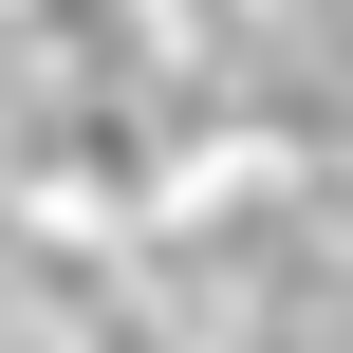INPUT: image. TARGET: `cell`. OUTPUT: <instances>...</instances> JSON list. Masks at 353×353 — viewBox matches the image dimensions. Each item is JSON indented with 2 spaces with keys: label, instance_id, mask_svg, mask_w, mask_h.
Returning a JSON list of instances; mask_svg holds the SVG:
<instances>
[{
  "label": "cell",
  "instance_id": "obj_1",
  "mask_svg": "<svg viewBox=\"0 0 353 353\" xmlns=\"http://www.w3.org/2000/svg\"><path fill=\"white\" fill-rule=\"evenodd\" d=\"M0 353H353V242L242 168L0 186Z\"/></svg>",
  "mask_w": 353,
  "mask_h": 353
}]
</instances>
